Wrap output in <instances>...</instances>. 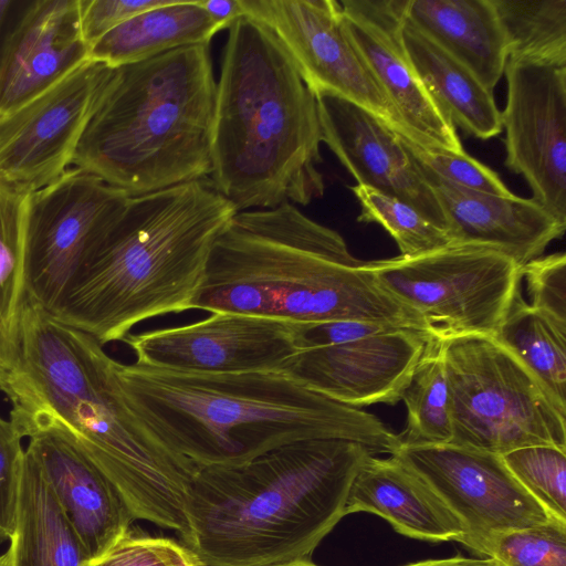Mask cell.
Here are the masks:
<instances>
[{
    "label": "cell",
    "mask_w": 566,
    "mask_h": 566,
    "mask_svg": "<svg viewBox=\"0 0 566 566\" xmlns=\"http://www.w3.org/2000/svg\"><path fill=\"white\" fill-rule=\"evenodd\" d=\"M191 310L294 324L364 321L431 335L336 231L295 205L237 212L211 248Z\"/></svg>",
    "instance_id": "3"
},
{
    "label": "cell",
    "mask_w": 566,
    "mask_h": 566,
    "mask_svg": "<svg viewBox=\"0 0 566 566\" xmlns=\"http://www.w3.org/2000/svg\"><path fill=\"white\" fill-rule=\"evenodd\" d=\"M369 262L381 287L442 338L495 336L520 294L522 266L486 245L450 244Z\"/></svg>",
    "instance_id": "9"
},
{
    "label": "cell",
    "mask_w": 566,
    "mask_h": 566,
    "mask_svg": "<svg viewBox=\"0 0 566 566\" xmlns=\"http://www.w3.org/2000/svg\"><path fill=\"white\" fill-rule=\"evenodd\" d=\"M369 512L413 538L462 543L464 528L436 491L395 455H368L350 484L345 515Z\"/></svg>",
    "instance_id": "22"
},
{
    "label": "cell",
    "mask_w": 566,
    "mask_h": 566,
    "mask_svg": "<svg viewBox=\"0 0 566 566\" xmlns=\"http://www.w3.org/2000/svg\"><path fill=\"white\" fill-rule=\"evenodd\" d=\"M0 566H12V556L10 548H8L3 554L0 555Z\"/></svg>",
    "instance_id": "43"
},
{
    "label": "cell",
    "mask_w": 566,
    "mask_h": 566,
    "mask_svg": "<svg viewBox=\"0 0 566 566\" xmlns=\"http://www.w3.org/2000/svg\"><path fill=\"white\" fill-rule=\"evenodd\" d=\"M531 305L566 322V255L556 252L538 256L522 266Z\"/></svg>",
    "instance_id": "36"
},
{
    "label": "cell",
    "mask_w": 566,
    "mask_h": 566,
    "mask_svg": "<svg viewBox=\"0 0 566 566\" xmlns=\"http://www.w3.org/2000/svg\"><path fill=\"white\" fill-rule=\"evenodd\" d=\"M397 136L420 167L442 180L472 191L499 196L512 195L495 171L465 151L453 153L427 148L406 137Z\"/></svg>",
    "instance_id": "34"
},
{
    "label": "cell",
    "mask_w": 566,
    "mask_h": 566,
    "mask_svg": "<svg viewBox=\"0 0 566 566\" xmlns=\"http://www.w3.org/2000/svg\"><path fill=\"white\" fill-rule=\"evenodd\" d=\"M419 168L444 211L452 244L491 247L523 266L542 256L566 230V224L533 198L463 189Z\"/></svg>",
    "instance_id": "21"
},
{
    "label": "cell",
    "mask_w": 566,
    "mask_h": 566,
    "mask_svg": "<svg viewBox=\"0 0 566 566\" xmlns=\"http://www.w3.org/2000/svg\"><path fill=\"white\" fill-rule=\"evenodd\" d=\"M415 470L464 528L462 544L488 556L494 537L552 515L518 483L501 455L454 446H402L391 454Z\"/></svg>",
    "instance_id": "13"
},
{
    "label": "cell",
    "mask_w": 566,
    "mask_h": 566,
    "mask_svg": "<svg viewBox=\"0 0 566 566\" xmlns=\"http://www.w3.org/2000/svg\"><path fill=\"white\" fill-rule=\"evenodd\" d=\"M124 343L138 364L201 374L280 369L300 350L296 324L230 312L129 334Z\"/></svg>",
    "instance_id": "15"
},
{
    "label": "cell",
    "mask_w": 566,
    "mask_h": 566,
    "mask_svg": "<svg viewBox=\"0 0 566 566\" xmlns=\"http://www.w3.org/2000/svg\"><path fill=\"white\" fill-rule=\"evenodd\" d=\"M350 190L360 207L357 220L381 226L397 243L401 256L415 258L452 244L448 231L411 206L366 186L356 185Z\"/></svg>",
    "instance_id": "31"
},
{
    "label": "cell",
    "mask_w": 566,
    "mask_h": 566,
    "mask_svg": "<svg viewBox=\"0 0 566 566\" xmlns=\"http://www.w3.org/2000/svg\"><path fill=\"white\" fill-rule=\"evenodd\" d=\"M406 566H505V565L494 557L465 558V557L457 556V557L444 558V559L424 560V562L409 564Z\"/></svg>",
    "instance_id": "41"
},
{
    "label": "cell",
    "mask_w": 566,
    "mask_h": 566,
    "mask_svg": "<svg viewBox=\"0 0 566 566\" xmlns=\"http://www.w3.org/2000/svg\"><path fill=\"white\" fill-rule=\"evenodd\" d=\"M322 143L356 179L419 211L449 232L440 201L396 133L364 108L333 95L315 96Z\"/></svg>",
    "instance_id": "18"
},
{
    "label": "cell",
    "mask_w": 566,
    "mask_h": 566,
    "mask_svg": "<svg viewBox=\"0 0 566 566\" xmlns=\"http://www.w3.org/2000/svg\"><path fill=\"white\" fill-rule=\"evenodd\" d=\"M21 361L8 398L21 436L55 429L112 481L135 520L180 534L197 469L169 451L129 406L116 364L91 335L24 300Z\"/></svg>",
    "instance_id": "1"
},
{
    "label": "cell",
    "mask_w": 566,
    "mask_h": 566,
    "mask_svg": "<svg viewBox=\"0 0 566 566\" xmlns=\"http://www.w3.org/2000/svg\"><path fill=\"white\" fill-rule=\"evenodd\" d=\"M15 424L0 415V539L15 531L20 478L24 449Z\"/></svg>",
    "instance_id": "37"
},
{
    "label": "cell",
    "mask_w": 566,
    "mask_h": 566,
    "mask_svg": "<svg viewBox=\"0 0 566 566\" xmlns=\"http://www.w3.org/2000/svg\"><path fill=\"white\" fill-rule=\"evenodd\" d=\"M346 38L398 112L410 139L423 147L464 151L453 124L416 74L402 42L406 0L338 1Z\"/></svg>",
    "instance_id": "16"
},
{
    "label": "cell",
    "mask_w": 566,
    "mask_h": 566,
    "mask_svg": "<svg viewBox=\"0 0 566 566\" xmlns=\"http://www.w3.org/2000/svg\"><path fill=\"white\" fill-rule=\"evenodd\" d=\"M509 59L566 66V0H491Z\"/></svg>",
    "instance_id": "30"
},
{
    "label": "cell",
    "mask_w": 566,
    "mask_h": 566,
    "mask_svg": "<svg viewBox=\"0 0 566 566\" xmlns=\"http://www.w3.org/2000/svg\"><path fill=\"white\" fill-rule=\"evenodd\" d=\"M488 557L505 566H566V521L551 516L532 527L493 538Z\"/></svg>",
    "instance_id": "33"
},
{
    "label": "cell",
    "mask_w": 566,
    "mask_h": 566,
    "mask_svg": "<svg viewBox=\"0 0 566 566\" xmlns=\"http://www.w3.org/2000/svg\"><path fill=\"white\" fill-rule=\"evenodd\" d=\"M237 212L208 178L130 197L49 314L104 346L144 321L190 311L213 242Z\"/></svg>",
    "instance_id": "5"
},
{
    "label": "cell",
    "mask_w": 566,
    "mask_h": 566,
    "mask_svg": "<svg viewBox=\"0 0 566 566\" xmlns=\"http://www.w3.org/2000/svg\"><path fill=\"white\" fill-rule=\"evenodd\" d=\"M504 74L505 166L523 176L532 198L566 224V66L507 59Z\"/></svg>",
    "instance_id": "14"
},
{
    "label": "cell",
    "mask_w": 566,
    "mask_h": 566,
    "mask_svg": "<svg viewBox=\"0 0 566 566\" xmlns=\"http://www.w3.org/2000/svg\"><path fill=\"white\" fill-rule=\"evenodd\" d=\"M219 31L198 0H172L107 32L91 45L88 60L116 69L178 48L209 44Z\"/></svg>",
    "instance_id": "26"
},
{
    "label": "cell",
    "mask_w": 566,
    "mask_h": 566,
    "mask_svg": "<svg viewBox=\"0 0 566 566\" xmlns=\"http://www.w3.org/2000/svg\"><path fill=\"white\" fill-rule=\"evenodd\" d=\"M90 566H200L184 545L167 537L127 532Z\"/></svg>",
    "instance_id": "35"
},
{
    "label": "cell",
    "mask_w": 566,
    "mask_h": 566,
    "mask_svg": "<svg viewBox=\"0 0 566 566\" xmlns=\"http://www.w3.org/2000/svg\"><path fill=\"white\" fill-rule=\"evenodd\" d=\"M114 72L88 60L1 118L0 180L33 192L69 170Z\"/></svg>",
    "instance_id": "11"
},
{
    "label": "cell",
    "mask_w": 566,
    "mask_h": 566,
    "mask_svg": "<svg viewBox=\"0 0 566 566\" xmlns=\"http://www.w3.org/2000/svg\"><path fill=\"white\" fill-rule=\"evenodd\" d=\"M27 449L39 463L55 499L91 562L129 532L135 521L112 481L64 433L40 429Z\"/></svg>",
    "instance_id": "20"
},
{
    "label": "cell",
    "mask_w": 566,
    "mask_h": 566,
    "mask_svg": "<svg viewBox=\"0 0 566 566\" xmlns=\"http://www.w3.org/2000/svg\"><path fill=\"white\" fill-rule=\"evenodd\" d=\"M30 191L0 180V391L10 395L21 361L24 234Z\"/></svg>",
    "instance_id": "27"
},
{
    "label": "cell",
    "mask_w": 566,
    "mask_h": 566,
    "mask_svg": "<svg viewBox=\"0 0 566 566\" xmlns=\"http://www.w3.org/2000/svg\"><path fill=\"white\" fill-rule=\"evenodd\" d=\"M216 101L209 44L116 67L72 167L132 197L208 178Z\"/></svg>",
    "instance_id": "7"
},
{
    "label": "cell",
    "mask_w": 566,
    "mask_h": 566,
    "mask_svg": "<svg viewBox=\"0 0 566 566\" xmlns=\"http://www.w3.org/2000/svg\"><path fill=\"white\" fill-rule=\"evenodd\" d=\"M401 34L416 74L453 126L480 139L497 136L502 132L501 111L493 92L405 18Z\"/></svg>",
    "instance_id": "24"
},
{
    "label": "cell",
    "mask_w": 566,
    "mask_h": 566,
    "mask_svg": "<svg viewBox=\"0 0 566 566\" xmlns=\"http://www.w3.org/2000/svg\"><path fill=\"white\" fill-rule=\"evenodd\" d=\"M430 336L394 328L338 345L302 349L279 370L353 408L395 405L401 400Z\"/></svg>",
    "instance_id": "17"
},
{
    "label": "cell",
    "mask_w": 566,
    "mask_h": 566,
    "mask_svg": "<svg viewBox=\"0 0 566 566\" xmlns=\"http://www.w3.org/2000/svg\"><path fill=\"white\" fill-rule=\"evenodd\" d=\"M12 566H90V556L33 454L24 449Z\"/></svg>",
    "instance_id": "25"
},
{
    "label": "cell",
    "mask_w": 566,
    "mask_h": 566,
    "mask_svg": "<svg viewBox=\"0 0 566 566\" xmlns=\"http://www.w3.org/2000/svg\"><path fill=\"white\" fill-rule=\"evenodd\" d=\"M365 446L294 442L231 467L193 474L182 544L200 566H282L307 559L345 516ZM375 455V454H374Z\"/></svg>",
    "instance_id": "4"
},
{
    "label": "cell",
    "mask_w": 566,
    "mask_h": 566,
    "mask_svg": "<svg viewBox=\"0 0 566 566\" xmlns=\"http://www.w3.org/2000/svg\"><path fill=\"white\" fill-rule=\"evenodd\" d=\"M405 19L494 91L509 51L491 0H406Z\"/></svg>",
    "instance_id": "23"
},
{
    "label": "cell",
    "mask_w": 566,
    "mask_h": 566,
    "mask_svg": "<svg viewBox=\"0 0 566 566\" xmlns=\"http://www.w3.org/2000/svg\"><path fill=\"white\" fill-rule=\"evenodd\" d=\"M130 197L76 167L30 192L24 234L25 300L52 313Z\"/></svg>",
    "instance_id": "10"
},
{
    "label": "cell",
    "mask_w": 566,
    "mask_h": 566,
    "mask_svg": "<svg viewBox=\"0 0 566 566\" xmlns=\"http://www.w3.org/2000/svg\"><path fill=\"white\" fill-rule=\"evenodd\" d=\"M213 23L223 30L244 15L241 0H198Z\"/></svg>",
    "instance_id": "40"
},
{
    "label": "cell",
    "mask_w": 566,
    "mask_h": 566,
    "mask_svg": "<svg viewBox=\"0 0 566 566\" xmlns=\"http://www.w3.org/2000/svg\"><path fill=\"white\" fill-rule=\"evenodd\" d=\"M296 327L300 350L338 345L389 329L402 328L364 321H335L315 324H296Z\"/></svg>",
    "instance_id": "39"
},
{
    "label": "cell",
    "mask_w": 566,
    "mask_h": 566,
    "mask_svg": "<svg viewBox=\"0 0 566 566\" xmlns=\"http://www.w3.org/2000/svg\"><path fill=\"white\" fill-rule=\"evenodd\" d=\"M127 401L146 428L196 468L242 464L300 441L338 439L373 454L400 446L375 415L279 370L201 374L117 360Z\"/></svg>",
    "instance_id": "2"
},
{
    "label": "cell",
    "mask_w": 566,
    "mask_h": 566,
    "mask_svg": "<svg viewBox=\"0 0 566 566\" xmlns=\"http://www.w3.org/2000/svg\"><path fill=\"white\" fill-rule=\"evenodd\" d=\"M444 339L450 444L497 455L532 446L566 451V413L494 336Z\"/></svg>",
    "instance_id": "8"
},
{
    "label": "cell",
    "mask_w": 566,
    "mask_h": 566,
    "mask_svg": "<svg viewBox=\"0 0 566 566\" xmlns=\"http://www.w3.org/2000/svg\"><path fill=\"white\" fill-rule=\"evenodd\" d=\"M282 566H317V565L313 564L308 559H300V560H295V562H292V563H289V564L282 565Z\"/></svg>",
    "instance_id": "44"
},
{
    "label": "cell",
    "mask_w": 566,
    "mask_h": 566,
    "mask_svg": "<svg viewBox=\"0 0 566 566\" xmlns=\"http://www.w3.org/2000/svg\"><path fill=\"white\" fill-rule=\"evenodd\" d=\"M172 0H78L80 25L91 48L98 39L123 22Z\"/></svg>",
    "instance_id": "38"
},
{
    "label": "cell",
    "mask_w": 566,
    "mask_h": 566,
    "mask_svg": "<svg viewBox=\"0 0 566 566\" xmlns=\"http://www.w3.org/2000/svg\"><path fill=\"white\" fill-rule=\"evenodd\" d=\"M241 4L244 15L273 33L314 96L354 103L410 139L398 112L346 38L338 1L241 0Z\"/></svg>",
    "instance_id": "12"
},
{
    "label": "cell",
    "mask_w": 566,
    "mask_h": 566,
    "mask_svg": "<svg viewBox=\"0 0 566 566\" xmlns=\"http://www.w3.org/2000/svg\"><path fill=\"white\" fill-rule=\"evenodd\" d=\"M78 0H36L0 49V119L88 61Z\"/></svg>",
    "instance_id": "19"
},
{
    "label": "cell",
    "mask_w": 566,
    "mask_h": 566,
    "mask_svg": "<svg viewBox=\"0 0 566 566\" xmlns=\"http://www.w3.org/2000/svg\"><path fill=\"white\" fill-rule=\"evenodd\" d=\"M407 422L398 434L402 446L447 444L452 439L444 339L430 336L402 392Z\"/></svg>",
    "instance_id": "29"
},
{
    "label": "cell",
    "mask_w": 566,
    "mask_h": 566,
    "mask_svg": "<svg viewBox=\"0 0 566 566\" xmlns=\"http://www.w3.org/2000/svg\"><path fill=\"white\" fill-rule=\"evenodd\" d=\"M518 483L553 516L566 521V451L532 446L501 455Z\"/></svg>",
    "instance_id": "32"
},
{
    "label": "cell",
    "mask_w": 566,
    "mask_h": 566,
    "mask_svg": "<svg viewBox=\"0 0 566 566\" xmlns=\"http://www.w3.org/2000/svg\"><path fill=\"white\" fill-rule=\"evenodd\" d=\"M14 2L9 0H0V38L3 30V27L8 20L10 12L12 11V6Z\"/></svg>",
    "instance_id": "42"
},
{
    "label": "cell",
    "mask_w": 566,
    "mask_h": 566,
    "mask_svg": "<svg viewBox=\"0 0 566 566\" xmlns=\"http://www.w3.org/2000/svg\"><path fill=\"white\" fill-rule=\"evenodd\" d=\"M314 94L273 33L243 15L230 28L217 83L210 180L235 210L323 196Z\"/></svg>",
    "instance_id": "6"
},
{
    "label": "cell",
    "mask_w": 566,
    "mask_h": 566,
    "mask_svg": "<svg viewBox=\"0 0 566 566\" xmlns=\"http://www.w3.org/2000/svg\"><path fill=\"white\" fill-rule=\"evenodd\" d=\"M494 337L524 364L566 413V322L533 307L518 294Z\"/></svg>",
    "instance_id": "28"
}]
</instances>
